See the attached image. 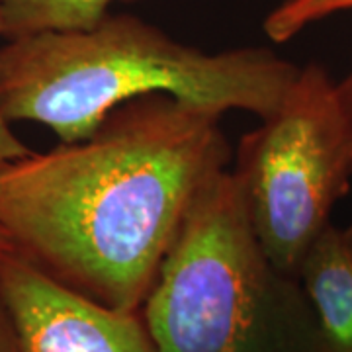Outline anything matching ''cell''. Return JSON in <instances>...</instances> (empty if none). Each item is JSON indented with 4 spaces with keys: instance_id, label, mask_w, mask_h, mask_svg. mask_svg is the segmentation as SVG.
<instances>
[{
    "instance_id": "cell-1",
    "label": "cell",
    "mask_w": 352,
    "mask_h": 352,
    "mask_svg": "<svg viewBox=\"0 0 352 352\" xmlns=\"http://www.w3.org/2000/svg\"><path fill=\"white\" fill-rule=\"evenodd\" d=\"M221 116L149 94L85 141L2 166L0 226L14 251L92 302L141 311L190 204L231 161Z\"/></svg>"
},
{
    "instance_id": "cell-2",
    "label": "cell",
    "mask_w": 352,
    "mask_h": 352,
    "mask_svg": "<svg viewBox=\"0 0 352 352\" xmlns=\"http://www.w3.org/2000/svg\"><path fill=\"white\" fill-rule=\"evenodd\" d=\"M300 67L266 47H190L131 14L87 32H47L0 47V112L47 126L61 143L88 139L122 104L168 94L261 120L280 108Z\"/></svg>"
},
{
    "instance_id": "cell-3",
    "label": "cell",
    "mask_w": 352,
    "mask_h": 352,
    "mask_svg": "<svg viewBox=\"0 0 352 352\" xmlns=\"http://www.w3.org/2000/svg\"><path fill=\"white\" fill-rule=\"evenodd\" d=\"M141 315L161 352H323L300 280L266 256L227 168L190 204Z\"/></svg>"
},
{
    "instance_id": "cell-4",
    "label": "cell",
    "mask_w": 352,
    "mask_h": 352,
    "mask_svg": "<svg viewBox=\"0 0 352 352\" xmlns=\"http://www.w3.org/2000/svg\"><path fill=\"white\" fill-rule=\"evenodd\" d=\"M231 173L266 256L298 278L352 176L351 113L321 65L300 67L276 112L241 138Z\"/></svg>"
},
{
    "instance_id": "cell-5",
    "label": "cell",
    "mask_w": 352,
    "mask_h": 352,
    "mask_svg": "<svg viewBox=\"0 0 352 352\" xmlns=\"http://www.w3.org/2000/svg\"><path fill=\"white\" fill-rule=\"evenodd\" d=\"M0 292L22 352H161L141 311L92 302L16 251L0 252Z\"/></svg>"
},
{
    "instance_id": "cell-6",
    "label": "cell",
    "mask_w": 352,
    "mask_h": 352,
    "mask_svg": "<svg viewBox=\"0 0 352 352\" xmlns=\"http://www.w3.org/2000/svg\"><path fill=\"white\" fill-rule=\"evenodd\" d=\"M323 352H352V249L333 223L315 241L300 270Z\"/></svg>"
},
{
    "instance_id": "cell-7",
    "label": "cell",
    "mask_w": 352,
    "mask_h": 352,
    "mask_svg": "<svg viewBox=\"0 0 352 352\" xmlns=\"http://www.w3.org/2000/svg\"><path fill=\"white\" fill-rule=\"evenodd\" d=\"M113 2L122 0H0V38L87 32L110 16Z\"/></svg>"
},
{
    "instance_id": "cell-8",
    "label": "cell",
    "mask_w": 352,
    "mask_h": 352,
    "mask_svg": "<svg viewBox=\"0 0 352 352\" xmlns=\"http://www.w3.org/2000/svg\"><path fill=\"white\" fill-rule=\"evenodd\" d=\"M352 10V0H284L266 16L264 34L276 43H284L327 16Z\"/></svg>"
},
{
    "instance_id": "cell-9",
    "label": "cell",
    "mask_w": 352,
    "mask_h": 352,
    "mask_svg": "<svg viewBox=\"0 0 352 352\" xmlns=\"http://www.w3.org/2000/svg\"><path fill=\"white\" fill-rule=\"evenodd\" d=\"M30 153H32V149L25 145L22 139L16 138L10 122L0 112V168L6 166L8 163H12V161L22 159Z\"/></svg>"
},
{
    "instance_id": "cell-10",
    "label": "cell",
    "mask_w": 352,
    "mask_h": 352,
    "mask_svg": "<svg viewBox=\"0 0 352 352\" xmlns=\"http://www.w3.org/2000/svg\"><path fill=\"white\" fill-rule=\"evenodd\" d=\"M0 352H22L12 314L4 302L2 292H0Z\"/></svg>"
},
{
    "instance_id": "cell-11",
    "label": "cell",
    "mask_w": 352,
    "mask_h": 352,
    "mask_svg": "<svg viewBox=\"0 0 352 352\" xmlns=\"http://www.w3.org/2000/svg\"><path fill=\"white\" fill-rule=\"evenodd\" d=\"M340 96H342V100H344V106H346V110L351 113V120H352V73L346 76V80L344 82H340ZM342 233H344V239L349 243V247L352 249V226L349 229H342Z\"/></svg>"
},
{
    "instance_id": "cell-12",
    "label": "cell",
    "mask_w": 352,
    "mask_h": 352,
    "mask_svg": "<svg viewBox=\"0 0 352 352\" xmlns=\"http://www.w3.org/2000/svg\"><path fill=\"white\" fill-rule=\"evenodd\" d=\"M4 251H14L12 247V241H10V237L6 235V231L2 229V226H0V252Z\"/></svg>"
}]
</instances>
